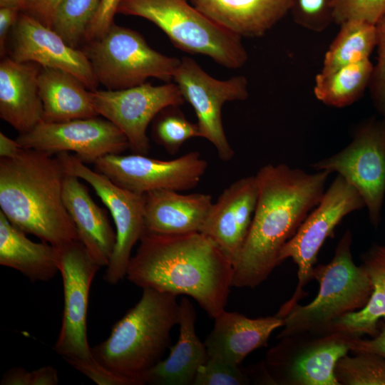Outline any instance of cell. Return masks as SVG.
Returning a JSON list of instances; mask_svg holds the SVG:
<instances>
[{
  "instance_id": "obj_1",
  "label": "cell",
  "mask_w": 385,
  "mask_h": 385,
  "mask_svg": "<svg viewBox=\"0 0 385 385\" xmlns=\"http://www.w3.org/2000/svg\"><path fill=\"white\" fill-rule=\"evenodd\" d=\"M330 173L267 164L256 173L258 195L251 225L234 264L232 287L255 288L280 264L284 245L319 204Z\"/></svg>"
},
{
  "instance_id": "obj_40",
  "label": "cell",
  "mask_w": 385,
  "mask_h": 385,
  "mask_svg": "<svg viewBox=\"0 0 385 385\" xmlns=\"http://www.w3.org/2000/svg\"><path fill=\"white\" fill-rule=\"evenodd\" d=\"M61 1L31 0L25 11L45 26L51 28L53 14Z\"/></svg>"
},
{
  "instance_id": "obj_13",
  "label": "cell",
  "mask_w": 385,
  "mask_h": 385,
  "mask_svg": "<svg viewBox=\"0 0 385 385\" xmlns=\"http://www.w3.org/2000/svg\"><path fill=\"white\" fill-rule=\"evenodd\" d=\"M173 79L185 101L194 108L201 137L212 144L221 160L232 159L235 152L224 131L222 108L226 102L245 101L248 97L245 76L217 80L192 58L185 56L180 59Z\"/></svg>"
},
{
  "instance_id": "obj_5",
  "label": "cell",
  "mask_w": 385,
  "mask_h": 385,
  "mask_svg": "<svg viewBox=\"0 0 385 385\" xmlns=\"http://www.w3.org/2000/svg\"><path fill=\"white\" fill-rule=\"evenodd\" d=\"M352 234L345 231L335 248L332 260L314 267L312 279L319 289L315 299L307 305L295 304L283 318V329L277 339L303 333L332 329L340 317L361 309L373 290L369 275L352 257Z\"/></svg>"
},
{
  "instance_id": "obj_8",
  "label": "cell",
  "mask_w": 385,
  "mask_h": 385,
  "mask_svg": "<svg viewBox=\"0 0 385 385\" xmlns=\"http://www.w3.org/2000/svg\"><path fill=\"white\" fill-rule=\"evenodd\" d=\"M365 207L358 191L337 175L325 190L319 204L309 212L294 235L282 247L280 264L291 258L297 266L298 283L292 297L275 314L283 319L307 294L304 287L312 279L314 265L322 246L344 217Z\"/></svg>"
},
{
  "instance_id": "obj_44",
  "label": "cell",
  "mask_w": 385,
  "mask_h": 385,
  "mask_svg": "<svg viewBox=\"0 0 385 385\" xmlns=\"http://www.w3.org/2000/svg\"><path fill=\"white\" fill-rule=\"evenodd\" d=\"M21 149L16 140H12L2 132L0 133V158H11Z\"/></svg>"
},
{
  "instance_id": "obj_4",
  "label": "cell",
  "mask_w": 385,
  "mask_h": 385,
  "mask_svg": "<svg viewBox=\"0 0 385 385\" xmlns=\"http://www.w3.org/2000/svg\"><path fill=\"white\" fill-rule=\"evenodd\" d=\"M177 299L172 293L143 288L140 299L114 324L108 337L91 347L94 359L143 385L140 376L170 347V332L179 319Z\"/></svg>"
},
{
  "instance_id": "obj_9",
  "label": "cell",
  "mask_w": 385,
  "mask_h": 385,
  "mask_svg": "<svg viewBox=\"0 0 385 385\" xmlns=\"http://www.w3.org/2000/svg\"><path fill=\"white\" fill-rule=\"evenodd\" d=\"M349 336L334 330L280 338L265 361L274 384L340 385L337 361L350 351Z\"/></svg>"
},
{
  "instance_id": "obj_35",
  "label": "cell",
  "mask_w": 385,
  "mask_h": 385,
  "mask_svg": "<svg viewBox=\"0 0 385 385\" xmlns=\"http://www.w3.org/2000/svg\"><path fill=\"white\" fill-rule=\"evenodd\" d=\"M385 14V0H334V22L361 21L376 25Z\"/></svg>"
},
{
  "instance_id": "obj_28",
  "label": "cell",
  "mask_w": 385,
  "mask_h": 385,
  "mask_svg": "<svg viewBox=\"0 0 385 385\" xmlns=\"http://www.w3.org/2000/svg\"><path fill=\"white\" fill-rule=\"evenodd\" d=\"M374 69L369 59L346 65L315 77L314 93L318 101L334 108L349 106L369 87Z\"/></svg>"
},
{
  "instance_id": "obj_36",
  "label": "cell",
  "mask_w": 385,
  "mask_h": 385,
  "mask_svg": "<svg viewBox=\"0 0 385 385\" xmlns=\"http://www.w3.org/2000/svg\"><path fill=\"white\" fill-rule=\"evenodd\" d=\"M378 60L369 84L370 96L377 112L385 119V14L376 24Z\"/></svg>"
},
{
  "instance_id": "obj_14",
  "label": "cell",
  "mask_w": 385,
  "mask_h": 385,
  "mask_svg": "<svg viewBox=\"0 0 385 385\" xmlns=\"http://www.w3.org/2000/svg\"><path fill=\"white\" fill-rule=\"evenodd\" d=\"M99 115L117 126L127 138L130 148L146 155L150 150L148 125L164 108L181 106L185 99L176 83L153 86L148 83L121 89L90 91Z\"/></svg>"
},
{
  "instance_id": "obj_24",
  "label": "cell",
  "mask_w": 385,
  "mask_h": 385,
  "mask_svg": "<svg viewBox=\"0 0 385 385\" xmlns=\"http://www.w3.org/2000/svg\"><path fill=\"white\" fill-rule=\"evenodd\" d=\"M213 21L240 37H260L289 11L292 0H189Z\"/></svg>"
},
{
  "instance_id": "obj_32",
  "label": "cell",
  "mask_w": 385,
  "mask_h": 385,
  "mask_svg": "<svg viewBox=\"0 0 385 385\" xmlns=\"http://www.w3.org/2000/svg\"><path fill=\"white\" fill-rule=\"evenodd\" d=\"M153 120L154 140L171 155L175 154L188 140L201 137L197 123L189 121L178 106L164 108Z\"/></svg>"
},
{
  "instance_id": "obj_25",
  "label": "cell",
  "mask_w": 385,
  "mask_h": 385,
  "mask_svg": "<svg viewBox=\"0 0 385 385\" xmlns=\"http://www.w3.org/2000/svg\"><path fill=\"white\" fill-rule=\"evenodd\" d=\"M43 107V122L57 123L98 116L90 90L73 74L41 67L38 77Z\"/></svg>"
},
{
  "instance_id": "obj_2",
  "label": "cell",
  "mask_w": 385,
  "mask_h": 385,
  "mask_svg": "<svg viewBox=\"0 0 385 385\" xmlns=\"http://www.w3.org/2000/svg\"><path fill=\"white\" fill-rule=\"evenodd\" d=\"M234 266L218 245L200 232H143L127 279L135 285L192 297L215 319L225 310Z\"/></svg>"
},
{
  "instance_id": "obj_38",
  "label": "cell",
  "mask_w": 385,
  "mask_h": 385,
  "mask_svg": "<svg viewBox=\"0 0 385 385\" xmlns=\"http://www.w3.org/2000/svg\"><path fill=\"white\" fill-rule=\"evenodd\" d=\"M122 0H101L98 9L87 29L84 41L101 37L114 24L113 18Z\"/></svg>"
},
{
  "instance_id": "obj_45",
  "label": "cell",
  "mask_w": 385,
  "mask_h": 385,
  "mask_svg": "<svg viewBox=\"0 0 385 385\" xmlns=\"http://www.w3.org/2000/svg\"><path fill=\"white\" fill-rule=\"evenodd\" d=\"M31 0H0V7H11L26 10Z\"/></svg>"
},
{
  "instance_id": "obj_19",
  "label": "cell",
  "mask_w": 385,
  "mask_h": 385,
  "mask_svg": "<svg viewBox=\"0 0 385 385\" xmlns=\"http://www.w3.org/2000/svg\"><path fill=\"white\" fill-rule=\"evenodd\" d=\"M41 66L4 57L0 63V118L19 134L43 120V107L38 77Z\"/></svg>"
},
{
  "instance_id": "obj_11",
  "label": "cell",
  "mask_w": 385,
  "mask_h": 385,
  "mask_svg": "<svg viewBox=\"0 0 385 385\" xmlns=\"http://www.w3.org/2000/svg\"><path fill=\"white\" fill-rule=\"evenodd\" d=\"M54 247L64 301L61 327L53 349L65 361L93 360L86 319L90 288L101 266L79 240Z\"/></svg>"
},
{
  "instance_id": "obj_3",
  "label": "cell",
  "mask_w": 385,
  "mask_h": 385,
  "mask_svg": "<svg viewBox=\"0 0 385 385\" xmlns=\"http://www.w3.org/2000/svg\"><path fill=\"white\" fill-rule=\"evenodd\" d=\"M64 167L57 156L22 148L0 158V207L16 228L58 246L79 240L63 199Z\"/></svg>"
},
{
  "instance_id": "obj_12",
  "label": "cell",
  "mask_w": 385,
  "mask_h": 385,
  "mask_svg": "<svg viewBox=\"0 0 385 385\" xmlns=\"http://www.w3.org/2000/svg\"><path fill=\"white\" fill-rule=\"evenodd\" d=\"M56 156L68 174L87 182L93 188L112 215L116 242L103 279L115 284L126 277L133 247L144 232V195L117 185L68 152L59 153Z\"/></svg>"
},
{
  "instance_id": "obj_16",
  "label": "cell",
  "mask_w": 385,
  "mask_h": 385,
  "mask_svg": "<svg viewBox=\"0 0 385 385\" xmlns=\"http://www.w3.org/2000/svg\"><path fill=\"white\" fill-rule=\"evenodd\" d=\"M22 148L49 154L74 152L85 164H94L109 154L130 148L123 133L112 122L98 116L63 122H41L16 138Z\"/></svg>"
},
{
  "instance_id": "obj_21",
  "label": "cell",
  "mask_w": 385,
  "mask_h": 385,
  "mask_svg": "<svg viewBox=\"0 0 385 385\" xmlns=\"http://www.w3.org/2000/svg\"><path fill=\"white\" fill-rule=\"evenodd\" d=\"M196 312L187 297L179 302V336L169 356L145 371L143 384L193 385L199 369L209 358L205 345L195 332Z\"/></svg>"
},
{
  "instance_id": "obj_27",
  "label": "cell",
  "mask_w": 385,
  "mask_h": 385,
  "mask_svg": "<svg viewBox=\"0 0 385 385\" xmlns=\"http://www.w3.org/2000/svg\"><path fill=\"white\" fill-rule=\"evenodd\" d=\"M361 260L373 285L371 297L361 309L340 317L332 327L351 337L375 336L379 322L385 319V245H373Z\"/></svg>"
},
{
  "instance_id": "obj_22",
  "label": "cell",
  "mask_w": 385,
  "mask_h": 385,
  "mask_svg": "<svg viewBox=\"0 0 385 385\" xmlns=\"http://www.w3.org/2000/svg\"><path fill=\"white\" fill-rule=\"evenodd\" d=\"M144 232L180 235L200 232L213 204L205 193L156 190L144 194Z\"/></svg>"
},
{
  "instance_id": "obj_43",
  "label": "cell",
  "mask_w": 385,
  "mask_h": 385,
  "mask_svg": "<svg viewBox=\"0 0 385 385\" xmlns=\"http://www.w3.org/2000/svg\"><path fill=\"white\" fill-rule=\"evenodd\" d=\"M31 373L23 367H14L6 371L0 381L1 385H31Z\"/></svg>"
},
{
  "instance_id": "obj_29",
  "label": "cell",
  "mask_w": 385,
  "mask_h": 385,
  "mask_svg": "<svg viewBox=\"0 0 385 385\" xmlns=\"http://www.w3.org/2000/svg\"><path fill=\"white\" fill-rule=\"evenodd\" d=\"M376 29L361 21H349L340 30L325 53L321 72L327 73L346 65L369 59L376 46Z\"/></svg>"
},
{
  "instance_id": "obj_33",
  "label": "cell",
  "mask_w": 385,
  "mask_h": 385,
  "mask_svg": "<svg viewBox=\"0 0 385 385\" xmlns=\"http://www.w3.org/2000/svg\"><path fill=\"white\" fill-rule=\"evenodd\" d=\"M334 0H292L289 11L298 25L322 32L334 22Z\"/></svg>"
},
{
  "instance_id": "obj_30",
  "label": "cell",
  "mask_w": 385,
  "mask_h": 385,
  "mask_svg": "<svg viewBox=\"0 0 385 385\" xmlns=\"http://www.w3.org/2000/svg\"><path fill=\"white\" fill-rule=\"evenodd\" d=\"M101 0H61L53 14L51 29L70 46L78 48L94 18Z\"/></svg>"
},
{
  "instance_id": "obj_17",
  "label": "cell",
  "mask_w": 385,
  "mask_h": 385,
  "mask_svg": "<svg viewBox=\"0 0 385 385\" xmlns=\"http://www.w3.org/2000/svg\"><path fill=\"white\" fill-rule=\"evenodd\" d=\"M11 31L10 57L14 60L63 70L81 80L88 90H96L99 83L82 49L70 46L52 29L27 13L19 14Z\"/></svg>"
},
{
  "instance_id": "obj_41",
  "label": "cell",
  "mask_w": 385,
  "mask_h": 385,
  "mask_svg": "<svg viewBox=\"0 0 385 385\" xmlns=\"http://www.w3.org/2000/svg\"><path fill=\"white\" fill-rule=\"evenodd\" d=\"M19 9L11 7H0V53L4 56L8 34L16 24L19 16Z\"/></svg>"
},
{
  "instance_id": "obj_42",
  "label": "cell",
  "mask_w": 385,
  "mask_h": 385,
  "mask_svg": "<svg viewBox=\"0 0 385 385\" xmlns=\"http://www.w3.org/2000/svg\"><path fill=\"white\" fill-rule=\"evenodd\" d=\"M31 385H57L59 382L57 370L51 365L31 371Z\"/></svg>"
},
{
  "instance_id": "obj_31",
  "label": "cell",
  "mask_w": 385,
  "mask_h": 385,
  "mask_svg": "<svg viewBox=\"0 0 385 385\" xmlns=\"http://www.w3.org/2000/svg\"><path fill=\"white\" fill-rule=\"evenodd\" d=\"M335 375L342 385H385V359L369 352H356L339 359Z\"/></svg>"
},
{
  "instance_id": "obj_37",
  "label": "cell",
  "mask_w": 385,
  "mask_h": 385,
  "mask_svg": "<svg viewBox=\"0 0 385 385\" xmlns=\"http://www.w3.org/2000/svg\"><path fill=\"white\" fill-rule=\"evenodd\" d=\"M66 361L98 385H140L136 380L110 371L95 359L90 361L67 359Z\"/></svg>"
},
{
  "instance_id": "obj_20",
  "label": "cell",
  "mask_w": 385,
  "mask_h": 385,
  "mask_svg": "<svg viewBox=\"0 0 385 385\" xmlns=\"http://www.w3.org/2000/svg\"><path fill=\"white\" fill-rule=\"evenodd\" d=\"M214 320L204 342L209 357L237 366L251 352L266 346L271 334L284 323L276 315L252 319L226 310Z\"/></svg>"
},
{
  "instance_id": "obj_26",
  "label": "cell",
  "mask_w": 385,
  "mask_h": 385,
  "mask_svg": "<svg viewBox=\"0 0 385 385\" xmlns=\"http://www.w3.org/2000/svg\"><path fill=\"white\" fill-rule=\"evenodd\" d=\"M0 211V265L14 269L31 282L49 281L56 274V248L29 240Z\"/></svg>"
},
{
  "instance_id": "obj_6",
  "label": "cell",
  "mask_w": 385,
  "mask_h": 385,
  "mask_svg": "<svg viewBox=\"0 0 385 385\" xmlns=\"http://www.w3.org/2000/svg\"><path fill=\"white\" fill-rule=\"evenodd\" d=\"M117 13L148 19L179 49L207 56L226 68H238L247 61L242 37L213 21L188 0H122Z\"/></svg>"
},
{
  "instance_id": "obj_18",
  "label": "cell",
  "mask_w": 385,
  "mask_h": 385,
  "mask_svg": "<svg viewBox=\"0 0 385 385\" xmlns=\"http://www.w3.org/2000/svg\"><path fill=\"white\" fill-rule=\"evenodd\" d=\"M257 195L255 175L235 181L212 204L200 232L218 245L233 266L247 236Z\"/></svg>"
},
{
  "instance_id": "obj_23",
  "label": "cell",
  "mask_w": 385,
  "mask_h": 385,
  "mask_svg": "<svg viewBox=\"0 0 385 385\" xmlns=\"http://www.w3.org/2000/svg\"><path fill=\"white\" fill-rule=\"evenodd\" d=\"M63 199L79 240L96 262L101 267L107 266L115 245L116 232L106 211L93 201L80 178L67 173Z\"/></svg>"
},
{
  "instance_id": "obj_39",
  "label": "cell",
  "mask_w": 385,
  "mask_h": 385,
  "mask_svg": "<svg viewBox=\"0 0 385 385\" xmlns=\"http://www.w3.org/2000/svg\"><path fill=\"white\" fill-rule=\"evenodd\" d=\"M350 351L356 352H369L378 354L385 359V321L379 323L377 334L371 339L349 337Z\"/></svg>"
},
{
  "instance_id": "obj_10",
  "label": "cell",
  "mask_w": 385,
  "mask_h": 385,
  "mask_svg": "<svg viewBox=\"0 0 385 385\" xmlns=\"http://www.w3.org/2000/svg\"><path fill=\"white\" fill-rule=\"evenodd\" d=\"M341 151L311 165L316 171L336 173L360 194L371 224L381 222L385 196V119L371 118L354 130Z\"/></svg>"
},
{
  "instance_id": "obj_7",
  "label": "cell",
  "mask_w": 385,
  "mask_h": 385,
  "mask_svg": "<svg viewBox=\"0 0 385 385\" xmlns=\"http://www.w3.org/2000/svg\"><path fill=\"white\" fill-rule=\"evenodd\" d=\"M83 51L106 90L136 86L148 78L168 82L180 62L152 48L138 32L115 24L101 37L86 42Z\"/></svg>"
},
{
  "instance_id": "obj_34",
  "label": "cell",
  "mask_w": 385,
  "mask_h": 385,
  "mask_svg": "<svg viewBox=\"0 0 385 385\" xmlns=\"http://www.w3.org/2000/svg\"><path fill=\"white\" fill-rule=\"evenodd\" d=\"M251 384L242 366L209 357L199 369L193 385H247Z\"/></svg>"
},
{
  "instance_id": "obj_15",
  "label": "cell",
  "mask_w": 385,
  "mask_h": 385,
  "mask_svg": "<svg viewBox=\"0 0 385 385\" xmlns=\"http://www.w3.org/2000/svg\"><path fill=\"white\" fill-rule=\"evenodd\" d=\"M96 171L117 185L144 195L156 190L185 191L201 180L207 163L198 151H190L178 158L162 160L145 155L109 154L95 163Z\"/></svg>"
}]
</instances>
